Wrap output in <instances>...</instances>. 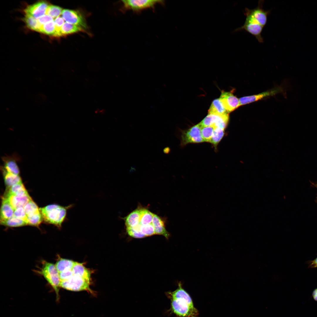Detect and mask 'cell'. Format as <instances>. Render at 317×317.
Masks as SVG:
<instances>
[{
  "label": "cell",
  "instance_id": "1",
  "mask_svg": "<svg viewBox=\"0 0 317 317\" xmlns=\"http://www.w3.org/2000/svg\"><path fill=\"white\" fill-rule=\"evenodd\" d=\"M174 291L167 292L170 299L171 312L178 317H198L199 312L189 294L183 288L181 282Z\"/></svg>",
  "mask_w": 317,
  "mask_h": 317
},
{
  "label": "cell",
  "instance_id": "2",
  "mask_svg": "<svg viewBox=\"0 0 317 317\" xmlns=\"http://www.w3.org/2000/svg\"><path fill=\"white\" fill-rule=\"evenodd\" d=\"M43 220L60 227L66 214L65 207L56 204L49 205L39 209Z\"/></svg>",
  "mask_w": 317,
  "mask_h": 317
},
{
  "label": "cell",
  "instance_id": "3",
  "mask_svg": "<svg viewBox=\"0 0 317 317\" xmlns=\"http://www.w3.org/2000/svg\"><path fill=\"white\" fill-rule=\"evenodd\" d=\"M42 275L54 290L57 299L59 298V292L60 287L61 281L59 273L55 264L44 261L43 265L38 272Z\"/></svg>",
  "mask_w": 317,
  "mask_h": 317
},
{
  "label": "cell",
  "instance_id": "4",
  "mask_svg": "<svg viewBox=\"0 0 317 317\" xmlns=\"http://www.w3.org/2000/svg\"><path fill=\"white\" fill-rule=\"evenodd\" d=\"M263 3L264 1L260 0L256 8L253 9L245 8L244 13L246 16L245 22L259 24L263 27L265 26L270 11H265L263 9Z\"/></svg>",
  "mask_w": 317,
  "mask_h": 317
},
{
  "label": "cell",
  "instance_id": "5",
  "mask_svg": "<svg viewBox=\"0 0 317 317\" xmlns=\"http://www.w3.org/2000/svg\"><path fill=\"white\" fill-rule=\"evenodd\" d=\"M123 9L124 11L131 10L139 13L147 9H154L157 4L163 5L164 1L155 0H122Z\"/></svg>",
  "mask_w": 317,
  "mask_h": 317
},
{
  "label": "cell",
  "instance_id": "6",
  "mask_svg": "<svg viewBox=\"0 0 317 317\" xmlns=\"http://www.w3.org/2000/svg\"><path fill=\"white\" fill-rule=\"evenodd\" d=\"M90 283L84 279L74 275L69 279L61 281L60 287L72 291H86L93 293L90 287Z\"/></svg>",
  "mask_w": 317,
  "mask_h": 317
},
{
  "label": "cell",
  "instance_id": "7",
  "mask_svg": "<svg viewBox=\"0 0 317 317\" xmlns=\"http://www.w3.org/2000/svg\"><path fill=\"white\" fill-rule=\"evenodd\" d=\"M201 129V127L199 124L186 131H182L180 136L181 146H183L188 143H199L204 141Z\"/></svg>",
  "mask_w": 317,
  "mask_h": 317
},
{
  "label": "cell",
  "instance_id": "8",
  "mask_svg": "<svg viewBox=\"0 0 317 317\" xmlns=\"http://www.w3.org/2000/svg\"><path fill=\"white\" fill-rule=\"evenodd\" d=\"M3 165L1 166V172L11 173L19 175L20 171L18 163L21 160L16 154L11 156L6 155L2 157Z\"/></svg>",
  "mask_w": 317,
  "mask_h": 317
},
{
  "label": "cell",
  "instance_id": "9",
  "mask_svg": "<svg viewBox=\"0 0 317 317\" xmlns=\"http://www.w3.org/2000/svg\"><path fill=\"white\" fill-rule=\"evenodd\" d=\"M61 14L62 17L66 22L78 26L83 29L87 28L85 18L77 11L65 9L63 10Z\"/></svg>",
  "mask_w": 317,
  "mask_h": 317
},
{
  "label": "cell",
  "instance_id": "10",
  "mask_svg": "<svg viewBox=\"0 0 317 317\" xmlns=\"http://www.w3.org/2000/svg\"><path fill=\"white\" fill-rule=\"evenodd\" d=\"M219 99L228 113L240 106L239 99L230 92L222 91Z\"/></svg>",
  "mask_w": 317,
  "mask_h": 317
},
{
  "label": "cell",
  "instance_id": "11",
  "mask_svg": "<svg viewBox=\"0 0 317 317\" xmlns=\"http://www.w3.org/2000/svg\"><path fill=\"white\" fill-rule=\"evenodd\" d=\"M48 5V3L44 1H40L28 6L24 11L25 14L31 15L38 19L45 14Z\"/></svg>",
  "mask_w": 317,
  "mask_h": 317
},
{
  "label": "cell",
  "instance_id": "12",
  "mask_svg": "<svg viewBox=\"0 0 317 317\" xmlns=\"http://www.w3.org/2000/svg\"><path fill=\"white\" fill-rule=\"evenodd\" d=\"M264 27L259 24L245 22L243 25L236 29L235 31H245L254 36L259 42L262 43L264 41L261 33Z\"/></svg>",
  "mask_w": 317,
  "mask_h": 317
},
{
  "label": "cell",
  "instance_id": "13",
  "mask_svg": "<svg viewBox=\"0 0 317 317\" xmlns=\"http://www.w3.org/2000/svg\"><path fill=\"white\" fill-rule=\"evenodd\" d=\"M281 89L280 88H276L259 94L241 97L239 99L240 106L250 103L265 97L274 95L281 91Z\"/></svg>",
  "mask_w": 317,
  "mask_h": 317
},
{
  "label": "cell",
  "instance_id": "14",
  "mask_svg": "<svg viewBox=\"0 0 317 317\" xmlns=\"http://www.w3.org/2000/svg\"><path fill=\"white\" fill-rule=\"evenodd\" d=\"M3 197L6 199L14 210L19 207H24L32 199L29 195L20 197L6 193Z\"/></svg>",
  "mask_w": 317,
  "mask_h": 317
},
{
  "label": "cell",
  "instance_id": "15",
  "mask_svg": "<svg viewBox=\"0 0 317 317\" xmlns=\"http://www.w3.org/2000/svg\"><path fill=\"white\" fill-rule=\"evenodd\" d=\"M152 224L154 227L155 235H162L166 239H168L170 235L166 230L164 223L161 218L154 214Z\"/></svg>",
  "mask_w": 317,
  "mask_h": 317
},
{
  "label": "cell",
  "instance_id": "16",
  "mask_svg": "<svg viewBox=\"0 0 317 317\" xmlns=\"http://www.w3.org/2000/svg\"><path fill=\"white\" fill-rule=\"evenodd\" d=\"M14 210L8 200L3 197L0 210V222L5 220L12 217Z\"/></svg>",
  "mask_w": 317,
  "mask_h": 317
},
{
  "label": "cell",
  "instance_id": "17",
  "mask_svg": "<svg viewBox=\"0 0 317 317\" xmlns=\"http://www.w3.org/2000/svg\"><path fill=\"white\" fill-rule=\"evenodd\" d=\"M72 270L74 275L79 276L90 283L91 273L82 263L76 262Z\"/></svg>",
  "mask_w": 317,
  "mask_h": 317
},
{
  "label": "cell",
  "instance_id": "18",
  "mask_svg": "<svg viewBox=\"0 0 317 317\" xmlns=\"http://www.w3.org/2000/svg\"><path fill=\"white\" fill-rule=\"evenodd\" d=\"M140 208L136 209L130 213L125 219L126 227H134L137 226L139 222Z\"/></svg>",
  "mask_w": 317,
  "mask_h": 317
},
{
  "label": "cell",
  "instance_id": "19",
  "mask_svg": "<svg viewBox=\"0 0 317 317\" xmlns=\"http://www.w3.org/2000/svg\"><path fill=\"white\" fill-rule=\"evenodd\" d=\"M208 114L221 115L228 113L223 107L219 99L212 102L208 111Z\"/></svg>",
  "mask_w": 317,
  "mask_h": 317
},
{
  "label": "cell",
  "instance_id": "20",
  "mask_svg": "<svg viewBox=\"0 0 317 317\" xmlns=\"http://www.w3.org/2000/svg\"><path fill=\"white\" fill-rule=\"evenodd\" d=\"M76 263V262L71 260L61 258L57 261L55 265L59 273L72 270Z\"/></svg>",
  "mask_w": 317,
  "mask_h": 317
},
{
  "label": "cell",
  "instance_id": "21",
  "mask_svg": "<svg viewBox=\"0 0 317 317\" xmlns=\"http://www.w3.org/2000/svg\"><path fill=\"white\" fill-rule=\"evenodd\" d=\"M8 188L6 193L17 196L22 197L28 195L22 182Z\"/></svg>",
  "mask_w": 317,
  "mask_h": 317
},
{
  "label": "cell",
  "instance_id": "22",
  "mask_svg": "<svg viewBox=\"0 0 317 317\" xmlns=\"http://www.w3.org/2000/svg\"><path fill=\"white\" fill-rule=\"evenodd\" d=\"M2 173L5 184L8 188L22 182L21 178L19 175L5 172H2Z\"/></svg>",
  "mask_w": 317,
  "mask_h": 317
},
{
  "label": "cell",
  "instance_id": "23",
  "mask_svg": "<svg viewBox=\"0 0 317 317\" xmlns=\"http://www.w3.org/2000/svg\"><path fill=\"white\" fill-rule=\"evenodd\" d=\"M23 21L29 28L39 32L41 25L39 23L37 19L31 15L25 14Z\"/></svg>",
  "mask_w": 317,
  "mask_h": 317
},
{
  "label": "cell",
  "instance_id": "24",
  "mask_svg": "<svg viewBox=\"0 0 317 317\" xmlns=\"http://www.w3.org/2000/svg\"><path fill=\"white\" fill-rule=\"evenodd\" d=\"M84 31L82 28L78 26L65 22L61 29L62 36L66 35Z\"/></svg>",
  "mask_w": 317,
  "mask_h": 317
},
{
  "label": "cell",
  "instance_id": "25",
  "mask_svg": "<svg viewBox=\"0 0 317 317\" xmlns=\"http://www.w3.org/2000/svg\"><path fill=\"white\" fill-rule=\"evenodd\" d=\"M140 210L139 224L144 225L151 223L154 214L144 208H140Z\"/></svg>",
  "mask_w": 317,
  "mask_h": 317
},
{
  "label": "cell",
  "instance_id": "26",
  "mask_svg": "<svg viewBox=\"0 0 317 317\" xmlns=\"http://www.w3.org/2000/svg\"><path fill=\"white\" fill-rule=\"evenodd\" d=\"M1 224L9 227H18L28 225L24 221L14 216L5 220L1 221Z\"/></svg>",
  "mask_w": 317,
  "mask_h": 317
},
{
  "label": "cell",
  "instance_id": "27",
  "mask_svg": "<svg viewBox=\"0 0 317 317\" xmlns=\"http://www.w3.org/2000/svg\"><path fill=\"white\" fill-rule=\"evenodd\" d=\"M23 208L27 217L40 213L39 209L32 199L30 200Z\"/></svg>",
  "mask_w": 317,
  "mask_h": 317
},
{
  "label": "cell",
  "instance_id": "28",
  "mask_svg": "<svg viewBox=\"0 0 317 317\" xmlns=\"http://www.w3.org/2000/svg\"><path fill=\"white\" fill-rule=\"evenodd\" d=\"M63 10L62 9L58 6L52 5H48L45 14L51 16L53 18H56L60 16L62 14Z\"/></svg>",
  "mask_w": 317,
  "mask_h": 317
},
{
  "label": "cell",
  "instance_id": "29",
  "mask_svg": "<svg viewBox=\"0 0 317 317\" xmlns=\"http://www.w3.org/2000/svg\"><path fill=\"white\" fill-rule=\"evenodd\" d=\"M224 129L215 128L210 142L216 146L220 141L224 135Z\"/></svg>",
  "mask_w": 317,
  "mask_h": 317
},
{
  "label": "cell",
  "instance_id": "30",
  "mask_svg": "<svg viewBox=\"0 0 317 317\" xmlns=\"http://www.w3.org/2000/svg\"><path fill=\"white\" fill-rule=\"evenodd\" d=\"M55 31L54 21H52L41 25L39 32L49 35L53 36Z\"/></svg>",
  "mask_w": 317,
  "mask_h": 317
},
{
  "label": "cell",
  "instance_id": "31",
  "mask_svg": "<svg viewBox=\"0 0 317 317\" xmlns=\"http://www.w3.org/2000/svg\"><path fill=\"white\" fill-rule=\"evenodd\" d=\"M214 128L213 126L201 127V134L204 141L210 142Z\"/></svg>",
  "mask_w": 317,
  "mask_h": 317
},
{
  "label": "cell",
  "instance_id": "32",
  "mask_svg": "<svg viewBox=\"0 0 317 317\" xmlns=\"http://www.w3.org/2000/svg\"><path fill=\"white\" fill-rule=\"evenodd\" d=\"M43 218L40 213L27 217V225L38 227L42 222Z\"/></svg>",
  "mask_w": 317,
  "mask_h": 317
},
{
  "label": "cell",
  "instance_id": "33",
  "mask_svg": "<svg viewBox=\"0 0 317 317\" xmlns=\"http://www.w3.org/2000/svg\"><path fill=\"white\" fill-rule=\"evenodd\" d=\"M140 225L134 227H126V230L128 234L132 237L137 238L144 237L145 236L140 231Z\"/></svg>",
  "mask_w": 317,
  "mask_h": 317
},
{
  "label": "cell",
  "instance_id": "34",
  "mask_svg": "<svg viewBox=\"0 0 317 317\" xmlns=\"http://www.w3.org/2000/svg\"><path fill=\"white\" fill-rule=\"evenodd\" d=\"M64 21L63 17L60 16H59L55 19L54 21L55 31L54 36L58 37L62 36L61 29L62 26L65 23Z\"/></svg>",
  "mask_w": 317,
  "mask_h": 317
},
{
  "label": "cell",
  "instance_id": "35",
  "mask_svg": "<svg viewBox=\"0 0 317 317\" xmlns=\"http://www.w3.org/2000/svg\"><path fill=\"white\" fill-rule=\"evenodd\" d=\"M139 224L140 231L146 237L155 235L154 227L152 223L144 225Z\"/></svg>",
  "mask_w": 317,
  "mask_h": 317
},
{
  "label": "cell",
  "instance_id": "36",
  "mask_svg": "<svg viewBox=\"0 0 317 317\" xmlns=\"http://www.w3.org/2000/svg\"><path fill=\"white\" fill-rule=\"evenodd\" d=\"M13 216L24 221L27 223V216L25 212L23 207H19L15 209L14 210Z\"/></svg>",
  "mask_w": 317,
  "mask_h": 317
},
{
  "label": "cell",
  "instance_id": "37",
  "mask_svg": "<svg viewBox=\"0 0 317 317\" xmlns=\"http://www.w3.org/2000/svg\"><path fill=\"white\" fill-rule=\"evenodd\" d=\"M73 275L72 270L65 271L59 273V277L61 281L69 279Z\"/></svg>",
  "mask_w": 317,
  "mask_h": 317
},
{
  "label": "cell",
  "instance_id": "38",
  "mask_svg": "<svg viewBox=\"0 0 317 317\" xmlns=\"http://www.w3.org/2000/svg\"><path fill=\"white\" fill-rule=\"evenodd\" d=\"M53 18L51 16L45 14L37 19L39 23L41 25L53 21Z\"/></svg>",
  "mask_w": 317,
  "mask_h": 317
},
{
  "label": "cell",
  "instance_id": "39",
  "mask_svg": "<svg viewBox=\"0 0 317 317\" xmlns=\"http://www.w3.org/2000/svg\"><path fill=\"white\" fill-rule=\"evenodd\" d=\"M308 267L310 268H317V257L312 260L308 262Z\"/></svg>",
  "mask_w": 317,
  "mask_h": 317
},
{
  "label": "cell",
  "instance_id": "40",
  "mask_svg": "<svg viewBox=\"0 0 317 317\" xmlns=\"http://www.w3.org/2000/svg\"><path fill=\"white\" fill-rule=\"evenodd\" d=\"M312 296L314 300L317 301V288L315 289L313 291Z\"/></svg>",
  "mask_w": 317,
  "mask_h": 317
},
{
  "label": "cell",
  "instance_id": "41",
  "mask_svg": "<svg viewBox=\"0 0 317 317\" xmlns=\"http://www.w3.org/2000/svg\"><path fill=\"white\" fill-rule=\"evenodd\" d=\"M171 151V149L169 147L166 146L163 149V152L165 154H168Z\"/></svg>",
  "mask_w": 317,
  "mask_h": 317
},
{
  "label": "cell",
  "instance_id": "42",
  "mask_svg": "<svg viewBox=\"0 0 317 317\" xmlns=\"http://www.w3.org/2000/svg\"><path fill=\"white\" fill-rule=\"evenodd\" d=\"M315 186L317 188V184H316V185H315Z\"/></svg>",
  "mask_w": 317,
  "mask_h": 317
}]
</instances>
